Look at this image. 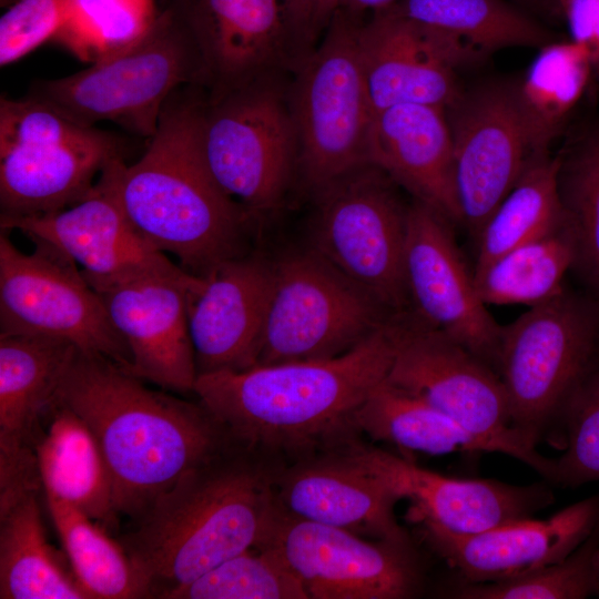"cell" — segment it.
Masks as SVG:
<instances>
[{
	"label": "cell",
	"mask_w": 599,
	"mask_h": 599,
	"mask_svg": "<svg viewBox=\"0 0 599 599\" xmlns=\"http://www.w3.org/2000/svg\"><path fill=\"white\" fill-rule=\"evenodd\" d=\"M0 226L59 250L95 291L143 275L183 270L134 229L103 173L79 202L43 215L0 217Z\"/></svg>",
	"instance_id": "cell-20"
},
{
	"label": "cell",
	"mask_w": 599,
	"mask_h": 599,
	"mask_svg": "<svg viewBox=\"0 0 599 599\" xmlns=\"http://www.w3.org/2000/svg\"><path fill=\"white\" fill-rule=\"evenodd\" d=\"M16 0H0V6L3 8L9 7L11 3H13Z\"/></svg>",
	"instance_id": "cell-45"
},
{
	"label": "cell",
	"mask_w": 599,
	"mask_h": 599,
	"mask_svg": "<svg viewBox=\"0 0 599 599\" xmlns=\"http://www.w3.org/2000/svg\"><path fill=\"white\" fill-rule=\"evenodd\" d=\"M358 50L373 115L403 103L447 109L463 92L458 71L485 59L458 38L388 10L363 21Z\"/></svg>",
	"instance_id": "cell-17"
},
{
	"label": "cell",
	"mask_w": 599,
	"mask_h": 599,
	"mask_svg": "<svg viewBox=\"0 0 599 599\" xmlns=\"http://www.w3.org/2000/svg\"><path fill=\"white\" fill-rule=\"evenodd\" d=\"M451 224L420 201L408 204L404 282L409 313L495 368L502 326L481 301Z\"/></svg>",
	"instance_id": "cell-16"
},
{
	"label": "cell",
	"mask_w": 599,
	"mask_h": 599,
	"mask_svg": "<svg viewBox=\"0 0 599 599\" xmlns=\"http://www.w3.org/2000/svg\"><path fill=\"white\" fill-rule=\"evenodd\" d=\"M598 583H599V554H598ZM598 596H599V587H598Z\"/></svg>",
	"instance_id": "cell-46"
},
{
	"label": "cell",
	"mask_w": 599,
	"mask_h": 599,
	"mask_svg": "<svg viewBox=\"0 0 599 599\" xmlns=\"http://www.w3.org/2000/svg\"><path fill=\"white\" fill-rule=\"evenodd\" d=\"M205 95L199 85L175 91L143 155L130 165L116 158L102 171L141 236L200 277L250 253L248 226L254 220L207 167L201 131Z\"/></svg>",
	"instance_id": "cell-3"
},
{
	"label": "cell",
	"mask_w": 599,
	"mask_h": 599,
	"mask_svg": "<svg viewBox=\"0 0 599 599\" xmlns=\"http://www.w3.org/2000/svg\"><path fill=\"white\" fill-rule=\"evenodd\" d=\"M192 38L207 100L292 71L285 0H165Z\"/></svg>",
	"instance_id": "cell-21"
},
{
	"label": "cell",
	"mask_w": 599,
	"mask_h": 599,
	"mask_svg": "<svg viewBox=\"0 0 599 599\" xmlns=\"http://www.w3.org/2000/svg\"><path fill=\"white\" fill-rule=\"evenodd\" d=\"M599 366V300L567 287L502 326L495 369L511 424L529 443L561 428L565 409Z\"/></svg>",
	"instance_id": "cell-5"
},
{
	"label": "cell",
	"mask_w": 599,
	"mask_h": 599,
	"mask_svg": "<svg viewBox=\"0 0 599 599\" xmlns=\"http://www.w3.org/2000/svg\"><path fill=\"white\" fill-rule=\"evenodd\" d=\"M364 17L338 8L317 47L293 70L297 174L312 195L370 163L373 112L358 50Z\"/></svg>",
	"instance_id": "cell-7"
},
{
	"label": "cell",
	"mask_w": 599,
	"mask_h": 599,
	"mask_svg": "<svg viewBox=\"0 0 599 599\" xmlns=\"http://www.w3.org/2000/svg\"><path fill=\"white\" fill-rule=\"evenodd\" d=\"M275 474V493L290 515L374 539L410 540L396 520L400 498L341 449Z\"/></svg>",
	"instance_id": "cell-25"
},
{
	"label": "cell",
	"mask_w": 599,
	"mask_h": 599,
	"mask_svg": "<svg viewBox=\"0 0 599 599\" xmlns=\"http://www.w3.org/2000/svg\"><path fill=\"white\" fill-rule=\"evenodd\" d=\"M202 277L182 270L149 274L97 291L131 356L129 372L162 389L194 393L190 294Z\"/></svg>",
	"instance_id": "cell-19"
},
{
	"label": "cell",
	"mask_w": 599,
	"mask_h": 599,
	"mask_svg": "<svg viewBox=\"0 0 599 599\" xmlns=\"http://www.w3.org/2000/svg\"><path fill=\"white\" fill-rule=\"evenodd\" d=\"M272 281L273 262L254 253L202 277L189 302L197 375L255 365Z\"/></svg>",
	"instance_id": "cell-24"
},
{
	"label": "cell",
	"mask_w": 599,
	"mask_h": 599,
	"mask_svg": "<svg viewBox=\"0 0 599 599\" xmlns=\"http://www.w3.org/2000/svg\"><path fill=\"white\" fill-rule=\"evenodd\" d=\"M575 261L566 221L486 265L474 270L476 290L488 305L541 304L565 290L564 277Z\"/></svg>",
	"instance_id": "cell-32"
},
{
	"label": "cell",
	"mask_w": 599,
	"mask_h": 599,
	"mask_svg": "<svg viewBox=\"0 0 599 599\" xmlns=\"http://www.w3.org/2000/svg\"><path fill=\"white\" fill-rule=\"evenodd\" d=\"M354 425L375 440L429 455L489 453L479 438L448 415L386 378L356 409Z\"/></svg>",
	"instance_id": "cell-31"
},
{
	"label": "cell",
	"mask_w": 599,
	"mask_h": 599,
	"mask_svg": "<svg viewBox=\"0 0 599 599\" xmlns=\"http://www.w3.org/2000/svg\"><path fill=\"white\" fill-rule=\"evenodd\" d=\"M599 521L569 556L527 575L496 582H460L458 599H581L598 596Z\"/></svg>",
	"instance_id": "cell-38"
},
{
	"label": "cell",
	"mask_w": 599,
	"mask_h": 599,
	"mask_svg": "<svg viewBox=\"0 0 599 599\" xmlns=\"http://www.w3.org/2000/svg\"><path fill=\"white\" fill-rule=\"evenodd\" d=\"M266 77L202 109V148L220 187L253 219L282 203L297 174L298 145L288 90Z\"/></svg>",
	"instance_id": "cell-10"
},
{
	"label": "cell",
	"mask_w": 599,
	"mask_h": 599,
	"mask_svg": "<svg viewBox=\"0 0 599 599\" xmlns=\"http://www.w3.org/2000/svg\"><path fill=\"white\" fill-rule=\"evenodd\" d=\"M54 399L93 433L118 514L132 521L187 471L236 443L200 402L151 389L109 358L79 349Z\"/></svg>",
	"instance_id": "cell-1"
},
{
	"label": "cell",
	"mask_w": 599,
	"mask_h": 599,
	"mask_svg": "<svg viewBox=\"0 0 599 599\" xmlns=\"http://www.w3.org/2000/svg\"><path fill=\"white\" fill-rule=\"evenodd\" d=\"M368 158L398 185L453 224H460L446 109L403 103L373 115Z\"/></svg>",
	"instance_id": "cell-26"
},
{
	"label": "cell",
	"mask_w": 599,
	"mask_h": 599,
	"mask_svg": "<svg viewBox=\"0 0 599 599\" xmlns=\"http://www.w3.org/2000/svg\"><path fill=\"white\" fill-rule=\"evenodd\" d=\"M592 80L588 53L576 42L551 41L541 47L516 84L536 151L549 146L566 124Z\"/></svg>",
	"instance_id": "cell-34"
},
{
	"label": "cell",
	"mask_w": 599,
	"mask_h": 599,
	"mask_svg": "<svg viewBox=\"0 0 599 599\" xmlns=\"http://www.w3.org/2000/svg\"><path fill=\"white\" fill-rule=\"evenodd\" d=\"M163 599H308L278 551L267 544L223 561Z\"/></svg>",
	"instance_id": "cell-37"
},
{
	"label": "cell",
	"mask_w": 599,
	"mask_h": 599,
	"mask_svg": "<svg viewBox=\"0 0 599 599\" xmlns=\"http://www.w3.org/2000/svg\"><path fill=\"white\" fill-rule=\"evenodd\" d=\"M561 429L565 453L554 459L551 483L577 487L599 480V366L569 400Z\"/></svg>",
	"instance_id": "cell-39"
},
{
	"label": "cell",
	"mask_w": 599,
	"mask_h": 599,
	"mask_svg": "<svg viewBox=\"0 0 599 599\" xmlns=\"http://www.w3.org/2000/svg\"><path fill=\"white\" fill-rule=\"evenodd\" d=\"M399 0H341L339 7L348 11L364 14L384 10Z\"/></svg>",
	"instance_id": "cell-43"
},
{
	"label": "cell",
	"mask_w": 599,
	"mask_h": 599,
	"mask_svg": "<svg viewBox=\"0 0 599 599\" xmlns=\"http://www.w3.org/2000/svg\"><path fill=\"white\" fill-rule=\"evenodd\" d=\"M64 26L54 41L85 62L115 54L142 38L155 21V0H63Z\"/></svg>",
	"instance_id": "cell-36"
},
{
	"label": "cell",
	"mask_w": 599,
	"mask_h": 599,
	"mask_svg": "<svg viewBox=\"0 0 599 599\" xmlns=\"http://www.w3.org/2000/svg\"><path fill=\"white\" fill-rule=\"evenodd\" d=\"M515 3L529 9H544L550 2L548 0H511Z\"/></svg>",
	"instance_id": "cell-44"
},
{
	"label": "cell",
	"mask_w": 599,
	"mask_h": 599,
	"mask_svg": "<svg viewBox=\"0 0 599 599\" xmlns=\"http://www.w3.org/2000/svg\"><path fill=\"white\" fill-rule=\"evenodd\" d=\"M264 544L278 551L308 599H404L417 595L422 586L410 540L368 541L294 517L281 505Z\"/></svg>",
	"instance_id": "cell-14"
},
{
	"label": "cell",
	"mask_w": 599,
	"mask_h": 599,
	"mask_svg": "<svg viewBox=\"0 0 599 599\" xmlns=\"http://www.w3.org/2000/svg\"><path fill=\"white\" fill-rule=\"evenodd\" d=\"M120 138L29 95L0 98V217L43 215L85 197Z\"/></svg>",
	"instance_id": "cell-8"
},
{
	"label": "cell",
	"mask_w": 599,
	"mask_h": 599,
	"mask_svg": "<svg viewBox=\"0 0 599 599\" xmlns=\"http://www.w3.org/2000/svg\"><path fill=\"white\" fill-rule=\"evenodd\" d=\"M38 497L27 493L0 509V598L90 599L48 541Z\"/></svg>",
	"instance_id": "cell-28"
},
{
	"label": "cell",
	"mask_w": 599,
	"mask_h": 599,
	"mask_svg": "<svg viewBox=\"0 0 599 599\" xmlns=\"http://www.w3.org/2000/svg\"><path fill=\"white\" fill-rule=\"evenodd\" d=\"M599 521V495L548 519L526 518L471 535L422 526L425 540L456 571L460 582L514 579L569 556Z\"/></svg>",
	"instance_id": "cell-23"
},
{
	"label": "cell",
	"mask_w": 599,
	"mask_h": 599,
	"mask_svg": "<svg viewBox=\"0 0 599 599\" xmlns=\"http://www.w3.org/2000/svg\"><path fill=\"white\" fill-rule=\"evenodd\" d=\"M341 0H285L292 71L317 47Z\"/></svg>",
	"instance_id": "cell-41"
},
{
	"label": "cell",
	"mask_w": 599,
	"mask_h": 599,
	"mask_svg": "<svg viewBox=\"0 0 599 599\" xmlns=\"http://www.w3.org/2000/svg\"><path fill=\"white\" fill-rule=\"evenodd\" d=\"M398 186L368 163L313 196L309 248L394 315L409 313L404 282L407 211Z\"/></svg>",
	"instance_id": "cell-11"
},
{
	"label": "cell",
	"mask_w": 599,
	"mask_h": 599,
	"mask_svg": "<svg viewBox=\"0 0 599 599\" xmlns=\"http://www.w3.org/2000/svg\"><path fill=\"white\" fill-rule=\"evenodd\" d=\"M77 348L34 336L0 335V498L40 491L35 441Z\"/></svg>",
	"instance_id": "cell-22"
},
{
	"label": "cell",
	"mask_w": 599,
	"mask_h": 599,
	"mask_svg": "<svg viewBox=\"0 0 599 599\" xmlns=\"http://www.w3.org/2000/svg\"><path fill=\"white\" fill-rule=\"evenodd\" d=\"M394 354L392 318L343 355L201 374L194 394L236 443L262 455L329 451L353 441L354 414Z\"/></svg>",
	"instance_id": "cell-2"
},
{
	"label": "cell",
	"mask_w": 599,
	"mask_h": 599,
	"mask_svg": "<svg viewBox=\"0 0 599 599\" xmlns=\"http://www.w3.org/2000/svg\"><path fill=\"white\" fill-rule=\"evenodd\" d=\"M268 456L237 443L191 469L119 540L163 599L263 545L280 510Z\"/></svg>",
	"instance_id": "cell-4"
},
{
	"label": "cell",
	"mask_w": 599,
	"mask_h": 599,
	"mask_svg": "<svg viewBox=\"0 0 599 599\" xmlns=\"http://www.w3.org/2000/svg\"><path fill=\"white\" fill-rule=\"evenodd\" d=\"M187 85L204 89L200 55L185 27L164 6L130 47L73 74L38 80L27 95L81 124L110 121L150 139L166 101Z\"/></svg>",
	"instance_id": "cell-6"
},
{
	"label": "cell",
	"mask_w": 599,
	"mask_h": 599,
	"mask_svg": "<svg viewBox=\"0 0 599 599\" xmlns=\"http://www.w3.org/2000/svg\"><path fill=\"white\" fill-rule=\"evenodd\" d=\"M384 10L445 31L485 58L501 49H540L555 41L511 0H399Z\"/></svg>",
	"instance_id": "cell-29"
},
{
	"label": "cell",
	"mask_w": 599,
	"mask_h": 599,
	"mask_svg": "<svg viewBox=\"0 0 599 599\" xmlns=\"http://www.w3.org/2000/svg\"><path fill=\"white\" fill-rule=\"evenodd\" d=\"M20 251L0 234V335L63 341L129 370L130 352L99 293L81 270L53 246L32 241Z\"/></svg>",
	"instance_id": "cell-13"
},
{
	"label": "cell",
	"mask_w": 599,
	"mask_h": 599,
	"mask_svg": "<svg viewBox=\"0 0 599 599\" xmlns=\"http://www.w3.org/2000/svg\"><path fill=\"white\" fill-rule=\"evenodd\" d=\"M44 499L70 567L90 599L153 598L144 575L111 531L62 500Z\"/></svg>",
	"instance_id": "cell-30"
},
{
	"label": "cell",
	"mask_w": 599,
	"mask_h": 599,
	"mask_svg": "<svg viewBox=\"0 0 599 599\" xmlns=\"http://www.w3.org/2000/svg\"><path fill=\"white\" fill-rule=\"evenodd\" d=\"M566 20L571 41L589 55L592 80L599 81V0H550Z\"/></svg>",
	"instance_id": "cell-42"
},
{
	"label": "cell",
	"mask_w": 599,
	"mask_h": 599,
	"mask_svg": "<svg viewBox=\"0 0 599 599\" xmlns=\"http://www.w3.org/2000/svg\"><path fill=\"white\" fill-rule=\"evenodd\" d=\"M446 115L460 224L477 240L489 215L530 161L541 154L536 151L515 83L493 82L463 91Z\"/></svg>",
	"instance_id": "cell-15"
},
{
	"label": "cell",
	"mask_w": 599,
	"mask_h": 599,
	"mask_svg": "<svg viewBox=\"0 0 599 599\" xmlns=\"http://www.w3.org/2000/svg\"><path fill=\"white\" fill-rule=\"evenodd\" d=\"M339 449L400 499H409L414 521L453 535L477 534L532 518L554 501L544 483L517 486L493 479L447 477L354 440Z\"/></svg>",
	"instance_id": "cell-18"
},
{
	"label": "cell",
	"mask_w": 599,
	"mask_h": 599,
	"mask_svg": "<svg viewBox=\"0 0 599 599\" xmlns=\"http://www.w3.org/2000/svg\"><path fill=\"white\" fill-rule=\"evenodd\" d=\"M309 247L273 262V281L255 365L343 355L393 317Z\"/></svg>",
	"instance_id": "cell-12"
},
{
	"label": "cell",
	"mask_w": 599,
	"mask_h": 599,
	"mask_svg": "<svg viewBox=\"0 0 599 599\" xmlns=\"http://www.w3.org/2000/svg\"><path fill=\"white\" fill-rule=\"evenodd\" d=\"M395 354L386 380L448 415L489 453L509 455L551 483L554 459L542 456L511 424L497 370L447 334L410 313L393 319Z\"/></svg>",
	"instance_id": "cell-9"
},
{
	"label": "cell",
	"mask_w": 599,
	"mask_h": 599,
	"mask_svg": "<svg viewBox=\"0 0 599 599\" xmlns=\"http://www.w3.org/2000/svg\"><path fill=\"white\" fill-rule=\"evenodd\" d=\"M35 457L44 495L67 502L109 531L116 529L113 485L100 446L83 419L55 399L43 415Z\"/></svg>",
	"instance_id": "cell-27"
},
{
	"label": "cell",
	"mask_w": 599,
	"mask_h": 599,
	"mask_svg": "<svg viewBox=\"0 0 599 599\" xmlns=\"http://www.w3.org/2000/svg\"><path fill=\"white\" fill-rule=\"evenodd\" d=\"M559 192L575 244L571 270L599 300V126L561 153Z\"/></svg>",
	"instance_id": "cell-35"
},
{
	"label": "cell",
	"mask_w": 599,
	"mask_h": 599,
	"mask_svg": "<svg viewBox=\"0 0 599 599\" xmlns=\"http://www.w3.org/2000/svg\"><path fill=\"white\" fill-rule=\"evenodd\" d=\"M561 154L534 158L520 179L484 223L477 236L481 267L565 221L559 192Z\"/></svg>",
	"instance_id": "cell-33"
},
{
	"label": "cell",
	"mask_w": 599,
	"mask_h": 599,
	"mask_svg": "<svg viewBox=\"0 0 599 599\" xmlns=\"http://www.w3.org/2000/svg\"><path fill=\"white\" fill-rule=\"evenodd\" d=\"M64 22L63 0H16L0 18V65L14 63L55 40Z\"/></svg>",
	"instance_id": "cell-40"
}]
</instances>
